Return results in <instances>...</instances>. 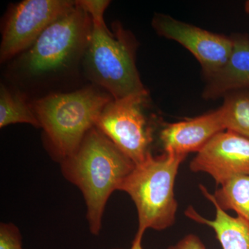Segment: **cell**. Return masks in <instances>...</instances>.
Masks as SVG:
<instances>
[{
	"label": "cell",
	"mask_w": 249,
	"mask_h": 249,
	"mask_svg": "<svg viewBox=\"0 0 249 249\" xmlns=\"http://www.w3.org/2000/svg\"><path fill=\"white\" fill-rule=\"evenodd\" d=\"M186 158L170 152L156 157L150 154L124 179L120 191L127 193L135 204L138 231H160L175 224L178 209L175 179Z\"/></svg>",
	"instance_id": "5b68a950"
},
{
	"label": "cell",
	"mask_w": 249,
	"mask_h": 249,
	"mask_svg": "<svg viewBox=\"0 0 249 249\" xmlns=\"http://www.w3.org/2000/svg\"><path fill=\"white\" fill-rule=\"evenodd\" d=\"M28 98L13 87L1 83L0 86V127L16 124H27L40 127Z\"/></svg>",
	"instance_id": "5bb4252c"
},
{
	"label": "cell",
	"mask_w": 249,
	"mask_h": 249,
	"mask_svg": "<svg viewBox=\"0 0 249 249\" xmlns=\"http://www.w3.org/2000/svg\"><path fill=\"white\" fill-rule=\"evenodd\" d=\"M0 249H24L19 229L11 223H1Z\"/></svg>",
	"instance_id": "2e32d148"
},
{
	"label": "cell",
	"mask_w": 249,
	"mask_h": 249,
	"mask_svg": "<svg viewBox=\"0 0 249 249\" xmlns=\"http://www.w3.org/2000/svg\"><path fill=\"white\" fill-rule=\"evenodd\" d=\"M76 1L24 0L13 4L5 16L0 46L1 63L11 61L31 47L41 34L70 11Z\"/></svg>",
	"instance_id": "52a82bcc"
},
{
	"label": "cell",
	"mask_w": 249,
	"mask_h": 249,
	"mask_svg": "<svg viewBox=\"0 0 249 249\" xmlns=\"http://www.w3.org/2000/svg\"><path fill=\"white\" fill-rule=\"evenodd\" d=\"M113 31L107 29L106 23L92 22L83 59L85 78L114 99L148 96L136 65L135 37L119 24H114Z\"/></svg>",
	"instance_id": "277c9868"
},
{
	"label": "cell",
	"mask_w": 249,
	"mask_h": 249,
	"mask_svg": "<svg viewBox=\"0 0 249 249\" xmlns=\"http://www.w3.org/2000/svg\"><path fill=\"white\" fill-rule=\"evenodd\" d=\"M144 232L137 231V234L134 237L133 241H132V246L129 249H142V239Z\"/></svg>",
	"instance_id": "d6986e66"
},
{
	"label": "cell",
	"mask_w": 249,
	"mask_h": 249,
	"mask_svg": "<svg viewBox=\"0 0 249 249\" xmlns=\"http://www.w3.org/2000/svg\"><path fill=\"white\" fill-rule=\"evenodd\" d=\"M202 194L212 199L224 211H233L238 217L249 222V175H241L220 185L214 195L206 187L199 186Z\"/></svg>",
	"instance_id": "4fadbf2b"
},
{
	"label": "cell",
	"mask_w": 249,
	"mask_h": 249,
	"mask_svg": "<svg viewBox=\"0 0 249 249\" xmlns=\"http://www.w3.org/2000/svg\"><path fill=\"white\" fill-rule=\"evenodd\" d=\"M225 130L220 109L166 124L160 133L164 152L188 156L198 153L219 132Z\"/></svg>",
	"instance_id": "30bf717a"
},
{
	"label": "cell",
	"mask_w": 249,
	"mask_h": 249,
	"mask_svg": "<svg viewBox=\"0 0 249 249\" xmlns=\"http://www.w3.org/2000/svg\"><path fill=\"white\" fill-rule=\"evenodd\" d=\"M147 98H113L103 108L95 124L135 165L151 154L152 130L143 110Z\"/></svg>",
	"instance_id": "8992f818"
},
{
	"label": "cell",
	"mask_w": 249,
	"mask_h": 249,
	"mask_svg": "<svg viewBox=\"0 0 249 249\" xmlns=\"http://www.w3.org/2000/svg\"><path fill=\"white\" fill-rule=\"evenodd\" d=\"M168 249H206L201 239L194 234H189L183 237L175 245L170 246Z\"/></svg>",
	"instance_id": "ac0fdd59"
},
{
	"label": "cell",
	"mask_w": 249,
	"mask_h": 249,
	"mask_svg": "<svg viewBox=\"0 0 249 249\" xmlns=\"http://www.w3.org/2000/svg\"><path fill=\"white\" fill-rule=\"evenodd\" d=\"M219 109L225 130L249 139V89L227 93Z\"/></svg>",
	"instance_id": "9a60e30c"
},
{
	"label": "cell",
	"mask_w": 249,
	"mask_h": 249,
	"mask_svg": "<svg viewBox=\"0 0 249 249\" xmlns=\"http://www.w3.org/2000/svg\"><path fill=\"white\" fill-rule=\"evenodd\" d=\"M216 209L214 219H208L198 213L193 206L185 211L186 217L214 231L222 249H249V222L243 218L229 215L212 199Z\"/></svg>",
	"instance_id": "7c38bea8"
},
{
	"label": "cell",
	"mask_w": 249,
	"mask_h": 249,
	"mask_svg": "<svg viewBox=\"0 0 249 249\" xmlns=\"http://www.w3.org/2000/svg\"><path fill=\"white\" fill-rule=\"evenodd\" d=\"M245 11L247 14H249V0L246 1L245 4Z\"/></svg>",
	"instance_id": "ffe728a7"
},
{
	"label": "cell",
	"mask_w": 249,
	"mask_h": 249,
	"mask_svg": "<svg viewBox=\"0 0 249 249\" xmlns=\"http://www.w3.org/2000/svg\"><path fill=\"white\" fill-rule=\"evenodd\" d=\"M78 5L89 14L91 22L104 24L105 11L110 4L107 0H78Z\"/></svg>",
	"instance_id": "e0dca14e"
},
{
	"label": "cell",
	"mask_w": 249,
	"mask_h": 249,
	"mask_svg": "<svg viewBox=\"0 0 249 249\" xmlns=\"http://www.w3.org/2000/svg\"><path fill=\"white\" fill-rule=\"evenodd\" d=\"M232 49L227 63L206 78L203 98L214 100L236 90L249 89V36H232Z\"/></svg>",
	"instance_id": "8fae6325"
},
{
	"label": "cell",
	"mask_w": 249,
	"mask_h": 249,
	"mask_svg": "<svg viewBox=\"0 0 249 249\" xmlns=\"http://www.w3.org/2000/svg\"><path fill=\"white\" fill-rule=\"evenodd\" d=\"M112 99L107 91L89 83L72 91L46 95L30 103L49 150L62 162L76 151Z\"/></svg>",
	"instance_id": "3957f363"
},
{
	"label": "cell",
	"mask_w": 249,
	"mask_h": 249,
	"mask_svg": "<svg viewBox=\"0 0 249 249\" xmlns=\"http://www.w3.org/2000/svg\"><path fill=\"white\" fill-rule=\"evenodd\" d=\"M152 26L158 35L188 49L200 64L206 79L220 70L231 53V36L214 34L165 14H155Z\"/></svg>",
	"instance_id": "ba28073f"
},
{
	"label": "cell",
	"mask_w": 249,
	"mask_h": 249,
	"mask_svg": "<svg viewBox=\"0 0 249 249\" xmlns=\"http://www.w3.org/2000/svg\"><path fill=\"white\" fill-rule=\"evenodd\" d=\"M92 29L89 14L76 1L27 50L12 59L6 76L29 99L63 92L83 71V59ZM33 101V100H32Z\"/></svg>",
	"instance_id": "6da1fadb"
},
{
	"label": "cell",
	"mask_w": 249,
	"mask_h": 249,
	"mask_svg": "<svg viewBox=\"0 0 249 249\" xmlns=\"http://www.w3.org/2000/svg\"><path fill=\"white\" fill-rule=\"evenodd\" d=\"M60 163L64 177L83 193L90 232L99 235L108 199L114 191H120L136 165L96 127L87 133L76 151Z\"/></svg>",
	"instance_id": "7a4b0ae2"
},
{
	"label": "cell",
	"mask_w": 249,
	"mask_h": 249,
	"mask_svg": "<svg viewBox=\"0 0 249 249\" xmlns=\"http://www.w3.org/2000/svg\"><path fill=\"white\" fill-rule=\"evenodd\" d=\"M194 173H205L219 186L241 175H249V139L231 131L219 132L190 163Z\"/></svg>",
	"instance_id": "9c48e42d"
}]
</instances>
